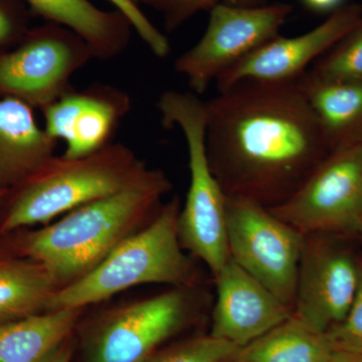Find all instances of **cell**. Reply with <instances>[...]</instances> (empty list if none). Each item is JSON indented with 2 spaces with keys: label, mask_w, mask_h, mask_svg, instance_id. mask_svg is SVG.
Returning a JSON list of instances; mask_svg holds the SVG:
<instances>
[{
  "label": "cell",
  "mask_w": 362,
  "mask_h": 362,
  "mask_svg": "<svg viewBox=\"0 0 362 362\" xmlns=\"http://www.w3.org/2000/svg\"><path fill=\"white\" fill-rule=\"evenodd\" d=\"M206 106L207 159L226 197L277 206L331 153L296 81H243Z\"/></svg>",
  "instance_id": "1"
},
{
  "label": "cell",
  "mask_w": 362,
  "mask_h": 362,
  "mask_svg": "<svg viewBox=\"0 0 362 362\" xmlns=\"http://www.w3.org/2000/svg\"><path fill=\"white\" fill-rule=\"evenodd\" d=\"M173 188L159 169L129 188L69 211L39 230L6 235L21 256L44 265L59 289L76 282L101 264L124 240L141 230L158 211Z\"/></svg>",
  "instance_id": "2"
},
{
  "label": "cell",
  "mask_w": 362,
  "mask_h": 362,
  "mask_svg": "<svg viewBox=\"0 0 362 362\" xmlns=\"http://www.w3.org/2000/svg\"><path fill=\"white\" fill-rule=\"evenodd\" d=\"M151 168L123 143L81 157L52 156L4 197L0 235L47 225L61 214L137 185Z\"/></svg>",
  "instance_id": "3"
},
{
  "label": "cell",
  "mask_w": 362,
  "mask_h": 362,
  "mask_svg": "<svg viewBox=\"0 0 362 362\" xmlns=\"http://www.w3.org/2000/svg\"><path fill=\"white\" fill-rule=\"evenodd\" d=\"M180 209V199L173 197L148 226L124 240L94 270L57 290L47 311L84 308L141 284L194 287V265L178 235Z\"/></svg>",
  "instance_id": "4"
},
{
  "label": "cell",
  "mask_w": 362,
  "mask_h": 362,
  "mask_svg": "<svg viewBox=\"0 0 362 362\" xmlns=\"http://www.w3.org/2000/svg\"><path fill=\"white\" fill-rule=\"evenodd\" d=\"M163 127L178 128L187 141L190 185L178 216L181 247L216 277L230 259L226 195L211 173L206 148V106L197 94L169 90L157 102Z\"/></svg>",
  "instance_id": "5"
},
{
  "label": "cell",
  "mask_w": 362,
  "mask_h": 362,
  "mask_svg": "<svg viewBox=\"0 0 362 362\" xmlns=\"http://www.w3.org/2000/svg\"><path fill=\"white\" fill-rule=\"evenodd\" d=\"M230 258L294 306L304 235L252 199L226 197Z\"/></svg>",
  "instance_id": "6"
},
{
  "label": "cell",
  "mask_w": 362,
  "mask_h": 362,
  "mask_svg": "<svg viewBox=\"0 0 362 362\" xmlns=\"http://www.w3.org/2000/svg\"><path fill=\"white\" fill-rule=\"evenodd\" d=\"M90 59L87 44L65 26L33 28L0 52V99L13 98L42 111L73 89L71 77Z\"/></svg>",
  "instance_id": "7"
},
{
  "label": "cell",
  "mask_w": 362,
  "mask_h": 362,
  "mask_svg": "<svg viewBox=\"0 0 362 362\" xmlns=\"http://www.w3.org/2000/svg\"><path fill=\"white\" fill-rule=\"evenodd\" d=\"M302 235H356L362 228V145L335 150L283 204L268 209Z\"/></svg>",
  "instance_id": "8"
},
{
  "label": "cell",
  "mask_w": 362,
  "mask_h": 362,
  "mask_svg": "<svg viewBox=\"0 0 362 362\" xmlns=\"http://www.w3.org/2000/svg\"><path fill=\"white\" fill-rule=\"evenodd\" d=\"M194 287H177L107 312L87 329L88 362H140L182 329L195 308Z\"/></svg>",
  "instance_id": "9"
},
{
  "label": "cell",
  "mask_w": 362,
  "mask_h": 362,
  "mask_svg": "<svg viewBox=\"0 0 362 362\" xmlns=\"http://www.w3.org/2000/svg\"><path fill=\"white\" fill-rule=\"evenodd\" d=\"M292 11L287 4L254 7L216 4L209 11L202 39L176 59V73L187 78L194 94H204L226 71L278 37Z\"/></svg>",
  "instance_id": "10"
},
{
  "label": "cell",
  "mask_w": 362,
  "mask_h": 362,
  "mask_svg": "<svg viewBox=\"0 0 362 362\" xmlns=\"http://www.w3.org/2000/svg\"><path fill=\"white\" fill-rule=\"evenodd\" d=\"M330 233L304 235L293 314L328 332L344 320L358 289L362 262Z\"/></svg>",
  "instance_id": "11"
},
{
  "label": "cell",
  "mask_w": 362,
  "mask_h": 362,
  "mask_svg": "<svg viewBox=\"0 0 362 362\" xmlns=\"http://www.w3.org/2000/svg\"><path fill=\"white\" fill-rule=\"evenodd\" d=\"M361 18V4H344L310 32L294 37H274L216 78L218 92L243 81L294 82Z\"/></svg>",
  "instance_id": "12"
},
{
  "label": "cell",
  "mask_w": 362,
  "mask_h": 362,
  "mask_svg": "<svg viewBox=\"0 0 362 362\" xmlns=\"http://www.w3.org/2000/svg\"><path fill=\"white\" fill-rule=\"evenodd\" d=\"M131 110L127 93L111 85L95 83L75 88L42 109L45 132L66 143V158H81L113 143L117 130Z\"/></svg>",
  "instance_id": "13"
},
{
  "label": "cell",
  "mask_w": 362,
  "mask_h": 362,
  "mask_svg": "<svg viewBox=\"0 0 362 362\" xmlns=\"http://www.w3.org/2000/svg\"><path fill=\"white\" fill-rule=\"evenodd\" d=\"M216 302L211 333L240 349L287 320L293 309L283 303L232 259L214 277Z\"/></svg>",
  "instance_id": "14"
},
{
  "label": "cell",
  "mask_w": 362,
  "mask_h": 362,
  "mask_svg": "<svg viewBox=\"0 0 362 362\" xmlns=\"http://www.w3.org/2000/svg\"><path fill=\"white\" fill-rule=\"evenodd\" d=\"M58 141L35 121L33 108L0 99V192L6 194L54 156Z\"/></svg>",
  "instance_id": "15"
},
{
  "label": "cell",
  "mask_w": 362,
  "mask_h": 362,
  "mask_svg": "<svg viewBox=\"0 0 362 362\" xmlns=\"http://www.w3.org/2000/svg\"><path fill=\"white\" fill-rule=\"evenodd\" d=\"M23 1L35 16L78 35L89 47L93 59L116 58L129 45L132 25L120 11H102L89 0Z\"/></svg>",
  "instance_id": "16"
},
{
  "label": "cell",
  "mask_w": 362,
  "mask_h": 362,
  "mask_svg": "<svg viewBox=\"0 0 362 362\" xmlns=\"http://www.w3.org/2000/svg\"><path fill=\"white\" fill-rule=\"evenodd\" d=\"M296 83L330 152L362 145V82L324 80L307 71Z\"/></svg>",
  "instance_id": "17"
},
{
  "label": "cell",
  "mask_w": 362,
  "mask_h": 362,
  "mask_svg": "<svg viewBox=\"0 0 362 362\" xmlns=\"http://www.w3.org/2000/svg\"><path fill=\"white\" fill-rule=\"evenodd\" d=\"M58 289L44 265L21 256L6 235H0V324L47 311Z\"/></svg>",
  "instance_id": "18"
},
{
  "label": "cell",
  "mask_w": 362,
  "mask_h": 362,
  "mask_svg": "<svg viewBox=\"0 0 362 362\" xmlns=\"http://www.w3.org/2000/svg\"><path fill=\"white\" fill-rule=\"evenodd\" d=\"M83 309L45 311L0 324V362H42L70 338Z\"/></svg>",
  "instance_id": "19"
},
{
  "label": "cell",
  "mask_w": 362,
  "mask_h": 362,
  "mask_svg": "<svg viewBox=\"0 0 362 362\" xmlns=\"http://www.w3.org/2000/svg\"><path fill=\"white\" fill-rule=\"evenodd\" d=\"M327 332L291 317L240 349L237 362H328L337 354Z\"/></svg>",
  "instance_id": "20"
},
{
  "label": "cell",
  "mask_w": 362,
  "mask_h": 362,
  "mask_svg": "<svg viewBox=\"0 0 362 362\" xmlns=\"http://www.w3.org/2000/svg\"><path fill=\"white\" fill-rule=\"evenodd\" d=\"M309 71L324 80L362 82V18L329 51L317 59Z\"/></svg>",
  "instance_id": "21"
},
{
  "label": "cell",
  "mask_w": 362,
  "mask_h": 362,
  "mask_svg": "<svg viewBox=\"0 0 362 362\" xmlns=\"http://www.w3.org/2000/svg\"><path fill=\"white\" fill-rule=\"evenodd\" d=\"M240 349L232 342L209 334L150 354L144 362H230L235 361Z\"/></svg>",
  "instance_id": "22"
},
{
  "label": "cell",
  "mask_w": 362,
  "mask_h": 362,
  "mask_svg": "<svg viewBox=\"0 0 362 362\" xmlns=\"http://www.w3.org/2000/svg\"><path fill=\"white\" fill-rule=\"evenodd\" d=\"M327 333L337 352L362 354V266L358 289L349 313Z\"/></svg>",
  "instance_id": "23"
},
{
  "label": "cell",
  "mask_w": 362,
  "mask_h": 362,
  "mask_svg": "<svg viewBox=\"0 0 362 362\" xmlns=\"http://www.w3.org/2000/svg\"><path fill=\"white\" fill-rule=\"evenodd\" d=\"M117 7V11L129 21L133 30L139 35L140 39L158 58H165L170 54V44L166 35L156 28L153 23L146 18L140 9L139 4L134 0H109Z\"/></svg>",
  "instance_id": "24"
},
{
  "label": "cell",
  "mask_w": 362,
  "mask_h": 362,
  "mask_svg": "<svg viewBox=\"0 0 362 362\" xmlns=\"http://www.w3.org/2000/svg\"><path fill=\"white\" fill-rule=\"evenodd\" d=\"M28 13L23 0H0V52L13 49L30 32Z\"/></svg>",
  "instance_id": "25"
},
{
  "label": "cell",
  "mask_w": 362,
  "mask_h": 362,
  "mask_svg": "<svg viewBox=\"0 0 362 362\" xmlns=\"http://www.w3.org/2000/svg\"><path fill=\"white\" fill-rule=\"evenodd\" d=\"M223 0H138L163 14L168 32H173L201 11H211Z\"/></svg>",
  "instance_id": "26"
},
{
  "label": "cell",
  "mask_w": 362,
  "mask_h": 362,
  "mask_svg": "<svg viewBox=\"0 0 362 362\" xmlns=\"http://www.w3.org/2000/svg\"><path fill=\"white\" fill-rule=\"evenodd\" d=\"M305 6L314 13H333L344 6V0H301Z\"/></svg>",
  "instance_id": "27"
},
{
  "label": "cell",
  "mask_w": 362,
  "mask_h": 362,
  "mask_svg": "<svg viewBox=\"0 0 362 362\" xmlns=\"http://www.w3.org/2000/svg\"><path fill=\"white\" fill-rule=\"evenodd\" d=\"M71 346L70 338L59 345L56 349L52 350L42 362H71Z\"/></svg>",
  "instance_id": "28"
},
{
  "label": "cell",
  "mask_w": 362,
  "mask_h": 362,
  "mask_svg": "<svg viewBox=\"0 0 362 362\" xmlns=\"http://www.w3.org/2000/svg\"><path fill=\"white\" fill-rule=\"evenodd\" d=\"M265 0H223L226 4L233 6L254 7L263 6Z\"/></svg>",
  "instance_id": "29"
},
{
  "label": "cell",
  "mask_w": 362,
  "mask_h": 362,
  "mask_svg": "<svg viewBox=\"0 0 362 362\" xmlns=\"http://www.w3.org/2000/svg\"><path fill=\"white\" fill-rule=\"evenodd\" d=\"M328 362H354V354L346 352H337L332 359Z\"/></svg>",
  "instance_id": "30"
},
{
  "label": "cell",
  "mask_w": 362,
  "mask_h": 362,
  "mask_svg": "<svg viewBox=\"0 0 362 362\" xmlns=\"http://www.w3.org/2000/svg\"><path fill=\"white\" fill-rule=\"evenodd\" d=\"M354 362H362V354H354Z\"/></svg>",
  "instance_id": "31"
},
{
  "label": "cell",
  "mask_w": 362,
  "mask_h": 362,
  "mask_svg": "<svg viewBox=\"0 0 362 362\" xmlns=\"http://www.w3.org/2000/svg\"><path fill=\"white\" fill-rule=\"evenodd\" d=\"M4 194L0 192V211H1L2 201H4Z\"/></svg>",
  "instance_id": "32"
},
{
  "label": "cell",
  "mask_w": 362,
  "mask_h": 362,
  "mask_svg": "<svg viewBox=\"0 0 362 362\" xmlns=\"http://www.w3.org/2000/svg\"><path fill=\"white\" fill-rule=\"evenodd\" d=\"M357 235H358L359 239H361L362 242V228H361V230H359V232L358 233H357Z\"/></svg>",
  "instance_id": "33"
},
{
  "label": "cell",
  "mask_w": 362,
  "mask_h": 362,
  "mask_svg": "<svg viewBox=\"0 0 362 362\" xmlns=\"http://www.w3.org/2000/svg\"><path fill=\"white\" fill-rule=\"evenodd\" d=\"M134 1L136 2V4H139V2H138V0H134Z\"/></svg>",
  "instance_id": "34"
},
{
  "label": "cell",
  "mask_w": 362,
  "mask_h": 362,
  "mask_svg": "<svg viewBox=\"0 0 362 362\" xmlns=\"http://www.w3.org/2000/svg\"><path fill=\"white\" fill-rule=\"evenodd\" d=\"M230 362H237V361H230Z\"/></svg>",
  "instance_id": "35"
},
{
  "label": "cell",
  "mask_w": 362,
  "mask_h": 362,
  "mask_svg": "<svg viewBox=\"0 0 362 362\" xmlns=\"http://www.w3.org/2000/svg\"><path fill=\"white\" fill-rule=\"evenodd\" d=\"M140 362H144V361H140Z\"/></svg>",
  "instance_id": "36"
}]
</instances>
